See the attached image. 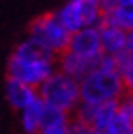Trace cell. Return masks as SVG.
Wrapping results in <instances>:
<instances>
[{"mask_svg": "<svg viewBox=\"0 0 133 134\" xmlns=\"http://www.w3.org/2000/svg\"><path fill=\"white\" fill-rule=\"evenodd\" d=\"M39 134H69V125H62V127H53V129H45Z\"/></svg>", "mask_w": 133, "mask_h": 134, "instance_id": "obj_19", "label": "cell"}, {"mask_svg": "<svg viewBox=\"0 0 133 134\" xmlns=\"http://www.w3.org/2000/svg\"><path fill=\"white\" fill-rule=\"evenodd\" d=\"M124 0H100L101 7H103V11L105 13H108V11H112L114 7H117L119 4H122Z\"/></svg>", "mask_w": 133, "mask_h": 134, "instance_id": "obj_18", "label": "cell"}, {"mask_svg": "<svg viewBox=\"0 0 133 134\" xmlns=\"http://www.w3.org/2000/svg\"><path fill=\"white\" fill-rule=\"evenodd\" d=\"M67 51L85 57V58H101L105 53H103V46H101L100 27L82 28L78 32L71 34Z\"/></svg>", "mask_w": 133, "mask_h": 134, "instance_id": "obj_6", "label": "cell"}, {"mask_svg": "<svg viewBox=\"0 0 133 134\" xmlns=\"http://www.w3.org/2000/svg\"><path fill=\"white\" fill-rule=\"evenodd\" d=\"M91 129L92 127H89V125L75 120V118L71 120V124H69V134H91Z\"/></svg>", "mask_w": 133, "mask_h": 134, "instance_id": "obj_17", "label": "cell"}, {"mask_svg": "<svg viewBox=\"0 0 133 134\" xmlns=\"http://www.w3.org/2000/svg\"><path fill=\"white\" fill-rule=\"evenodd\" d=\"M131 95H133V92H131Z\"/></svg>", "mask_w": 133, "mask_h": 134, "instance_id": "obj_22", "label": "cell"}, {"mask_svg": "<svg viewBox=\"0 0 133 134\" xmlns=\"http://www.w3.org/2000/svg\"><path fill=\"white\" fill-rule=\"evenodd\" d=\"M59 20L71 34L82 28L101 27L105 11L100 0H67L57 11Z\"/></svg>", "mask_w": 133, "mask_h": 134, "instance_id": "obj_5", "label": "cell"}, {"mask_svg": "<svg viewBox=\"0 0 133 134\" xmlns=\"http://www.w3.org/2000/svg\"><path fill=\"white\" fill-rule=\"evenodd\" d=\"M115 58H117V72H119L126 90L131 94L133 92V53L124 51Z\"/></svg>", "mask_w": 133, "mask_h": 134, "instance_id": "obj_14", "label": "cell"}, {"mask_svg": "<svg viewBox=\"0 0 133 134\" xmlns=\"http://www.w3.org/2000/svg\"><path fill=\"white\" fill-rule=\"evenodd\" d=\"M91 134H105V132H101V131H96V129H91Z\"/></svg>", "mask_w": 133, "mask_h": 134, "instance_id": "obj_21", "label": "cell"}, {"mask_svg": "<svg viewBox=\"0 0 133 134\" xmlns=\"http://www.w3.org/2000/svg\"><path fill=\"white\" fill-rule=\"evenodd\" d=\"M103 23L122 28L126 32L133 30V0H124L122 4L114 7L112 11L105 13Z\"/></svg>", "mask_w": 133, "mask_h": 134, "instance_id": "obj_10", "label": "cell"}, {"mask_svg": "<svg viewBox=\"0 0 133 134\" xmlns=\"http://www.w3.org/2000/svg\"><path fill=\"white\" fill-rule=\"evenodd\" d=\"M117 111H119V100L98 104L96 115H94V122H92V129L105 132V129L110 125V122L114 120V116L117 115Z\"/></svg>", "mask_w": 133, "mask_h": 134, "instance_id": "obj_13", "label": "cell"}, {"mask_svg": "<svg viewBox=\"0 0 133 134\" xmlns=\"http://www.w3.org/2000/svg\"><path fill=\"white\" fill-rule=\"evenodd\" d=\"M71 120L73 118H71V113L69 111L53 106V104H48V102L43 104V111H41V131L69 125Z\"/></svg>", "mask_w": 133, "mask_h": 134, "instance_id": "obj_11", "label": "cell"}, {"mask_svg": "<svg viewBox=\"0 0 133 134\" xmlns=\"http://www.w3.org/2000/svg\"><path fill=\"white\" fill-rule=\"evenodd\" d=\"M37 92H39V97L45 102L62 108L69 113H75L76 108L80 106V102H82L80 81L64 74L59 69L37 88Z\"/></svg>", "mask_w": 133, "mask_h": 134, "instance_id": "obj_4", "label": "cell"}, {"mask_svg": "<svg viewBox=\"0 0 133 134\" xmlns=\"http://www.w3.org/2000/svg\"><path fill=\"white\" fill-rule=\"evenodd\" d=\"M119 113L124 115L130 120H133V95L130 92L122 99H119Z\"/></svg>", "mask_w": 133, "mask_h": 134, "instance_id": "obj_16", "label": "cell"}, {"mask_svg": "<svg viewBox=\"0 0 133 134\" xmlns=\"http://www.w3.org/2000/svg\"><path fill=\"white\" fill-rule=\"evenodd\" d=\"M80 94H82V102L103 104V102L122 99L128 94V90L117 71L96 67L92 72L87 74L80 81Z\"/></svg>", "mask_w": 133, "mask_h": 134, "instance_id": "obj_2", "label": "cell"}, {"mask_svg": "<svg viewBox=\"0 0 133 134\" xmlns=\"http://www.w3.org/2000/svg\"><path fill=\"white\" fill-rule=\"evenodd\" d=\"M101 58H85L71 51H64L57 57V69L64 74L75 78L76 81H82L87 74H91L98 67Z\"/></svg>", "mask_w": 133, "mask_h": 134, "instance_id": "obj_7", "label": "cell"}, {"mask_svg": "<svg viewBox=\"0 0 133 134\" xmlns=\"http://www.w3.org/2000/svg\"><path fill=\"white\" fill-rule=\"evenodd\" d=\"M100 35H101V46H103V53L105 55L119 57L121 53L126 51V42H128L126 30L112 27V25H106V23H101Z\"/></svg>", "mask_w": 133, "mask_h": 134, "instance_id": "obj_9", "label": "cell"}, {"mask_svg": "<svg viewBox=\"0 0 133 134\" xmlns=\"http://www.w3.org/2000/svg\"><path fill=\"white\" fill-rule=\"evenodd\" d=\"M57 71V57L30 39L20 42L7 60V78L39 88Z\"/></svg>", "mask_w": 133, "mask_h": 134, "instance_id": "obj_1", "label": "cell"}, {"mask_svg": "<svg viewBox=\"0 0 133 134\" xmlns=\"http://www.w3.org/2000/svg\"><path fill=\"white\" fill-rule=\"evenodd\" d=\"M28 39L36 42L37 46H41L43 49L50 51L52 55L59 57L64 51H67L71 32L62 25L57 13H46L37 16L30 23Z\"/></svg>", "mask_w": 133, "mask_h": 134, "instance_id": "obj_3", "label": "cell"}, {"mask_svg": "<svg viewBox=\"0 0 133 134\" xmlns=\"http://www.w3.org/2000/svg\"><path fill=\"white\" fill-rule=\"evenodd\" d=\"M37 97H39L37 88L30 87L27 83H21L18 80L7 78V81H6V99L11 104V108H14L16 111H23Z\"/></svg>", "mask_w": 133, "mask_h": 134, "instance_id": "obj_8", "label": "cell"}, {"mask_svg": "<svg viewBox=\"0 0 133 134\" xmlns=\"http://www.w3.org/2000/svg\"><path fill=\"white\" fill-rule=\"evenodd\" d=\"M45 100L37 97L30 106H27L21 113V127L27 134H39L41 132V111H43Z\"/></svg>", "mask_w": 133, "mask_h": 134, "instance_id": "obj_12", "label": "cell"}, {"mask_svg": "<svg viewBox=\"0 0 133 134\" xmlns=\"http://www.w3.org/2000/svg\"><path fill=\"white\" fill-rule=\"evenodd\" d=\"M105 134H133V120L126 118L124 115L117 111L110 125L105 129Z\"/></svg>", "mask_w": 133, "mask_h": 134, "instance_id": "obj_15", "label": "cell"}, {"mask_svg": "<svg viewBox=\"0 0 133 134\" xmlns=\"http://www.w3.org/2000/svg\"><path fill=\"white\" fill-rule=\"evenodd\" d=\"M126 51L133 53V30L128 32V42H126Z\"/></svg>", "mask_w": 133, "mask_h": 134, "instance_id": "obj_20", "label": "cell"}]
</instances>
